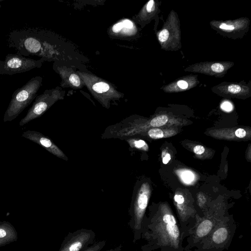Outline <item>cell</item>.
I'll return each mask as SVG.
<instances>
[{"label":"cell","instance_id":"cell-1","mask_svg":"<svg viewBox=\"0 0 251 251\" xmlns=\"http://www.w3.org/2000/svg\"><path fill=\"white\" fill-rule=\"evenodd\" d=\"M50 39L48 31L39 27H26L10 31L6 41L8 48L24 57L37 56L44 60H51L55 50Z\"/></svg>","mask_w":251,"mask_h":251},{"label":"cell","instance_id":"cell-2","mask_svg":"<svg viewBox=\"0 0 251 251\" xmlns=\"http://www.w3.org/2000/svg\"><path fill=\"white\" fill-rule=\"evenodd\" d=\"M43 78L36 76L30 78L25 85L16 89L12 94L11 100L3 116L4 122H10L16 118L37 97L42 86Z\"/></svg>","mask_w":251,"mask_h":251},{"label":"cell","instance_id":"cell-3","mask_svg":"<svg viewBox=\"0 0 251 251\" xmlns=\"http://www.w3.org/2000/svg\"><path fill=\"white\" fill-rule=\"evenodd\" d=\"M88 90L93 97L106 108H109L111 100H117L122 98L123 94L109 82L94 74L77 71Z\"/></svg>","mask_w":251,"mask_h":251},{"label":"cell","instance_id":"cell-4","mask_svg":"<svg viewBox=\"0 0 251 251\" xmlns=\"http://www.w3.org/2000/svg\"><path fill=\"white\" fill-rule=\"evenodd\" d=\"M150 197V189L147 183H143L133 193L128 210V226L134 233V242L141 233L143 219Z\"/></svg>","mask_w":251,"mask_h":251},{"label":"cell","instance_id":"cell-5","mask_svg":"<svg viewBox=\"0 0 251 251\" xmlns=\"http://www.w3.org/2000/svg\"><path fill=\"white\" fill-rule=\"evenodd\" d=\"M63 98V92L59 87L46 90L43 94L35 98L31 107L25 116L20 121V126L25 125L41 117L54 103L59 100H62Z\"/></svg>","mask_w":251,"mask_h":251},{"label":"cell","instance_id":"cell-6","mask_svg":"<svg viewBox=\"0 0 251 251\" xmlns=\"http://www.w3.org/2000/svg\"><path fill=\"white\" fill-rule=\"evenodd\" d=\"M44 60L26 58L18 54H7L4 61L0 60V75H13L40 68Z\"/></svg>","mask_w":251,"mask_h":251},{"label":"cell","instance_id":"cell-7","mask_svg":"<svg viewBox=\"0 0 251 251\" xmlns=\"http://www.w3.org/2000/svg\"><path fill=\"white\" fill-rule=\"evenodd\" d=\"M96 234L92 229L81 228L64 238L59 251H82L94 243Z\"/></svg>","mask_w":251,"mask_h":251},{"label":"cell","instance_id":"cell-8","mask_svg":"<svg viewBox=\"0 0 251 251\" xmlns=\"http://www.w3.org/2000/svg\"><path fill=\"white\" fill-rule=\"evenodd\" d=\"M22 136L38 144L56 157L66 161L68 160L62 151L50 138L41 132L28 130L24 132Z\"/></svg>","mask_w":251,"mask_h":251},{"label":"cell","instance_id":"cell-9","mask_svg":"<svg viewBox=\"0 0 251 251\" xmlns=\"http://www.w3.org/2000/svg\"><path fill=\"white\" fill-rule=\"evenodd\" d=\"M161 234L166 241L177 246L180 235L179 230L174 216L170 213H164L159 222Z\"/></svg>","mask_w":251,"mask_h":251},{"label":"cell","instance_id":"cell-10","mask_svg":"<svg viewBox=\"0 0 251 251\" xmlns=\"http://www.w3.org/2000/svg\"><path fill=\"white\" fill-rule=\"evenodd\" d=\"M55 70L61 78L60 85L62 87L80 89L84 86L80 77L72 68L56 66Z\"/></svg>","mask_w":251,"mask_h":251},{"label":"cell","instance_id":"cell-11","mask_svg":"<svg viewBox=\"0 0 251 251\" xmlns=\"http://www.w3.org/2000/svg\"><path fill=\"white\" fill-rule=\"evenodd\" d=\"M110 32L112 35L116 36H130L135 34L136 28L132 21L125 19L121 20L113 25Z\"/></svg>","mask_w":251,"mask_h":251},{"label":"cell","instance_id":"cell-12","mask_svg":"<svg viewBox=\"0 0 251 251\" xmlns=\"http://www.w3.org/2000/svg\"><path fill=\"white\" fill-rule=\"evenodd\" d=\"M212 227V223L209 220L201 222L198 226L197 230V235L200 237L206 236L210 231Z\"/></svg>","mask_w":251,"mask_h":251},{"label":"cell","instance_id":"cell-13","mask_svg":"<svg viewBox=\"0 0 251 251\" xmlns=\"http://www.w3.org/2000/svg\"><path fill=\"white\" fill-rule=\"evenodd\" d=\"M228 232L225 227L217 229L212 235V240L216 244H221L225 241L227 237Z\"/></svg>","mask_w":251,"mask_h":251},{"label":"cell","instance_id":"cell-14","mask_svg":"<svg viewBox=\"0 0 251 251\" xmlns=\"http://www.w3.org/2000/svg\"><path fill=\"white\" fill-rule=\"evenodd\" d=\"M125 140L128 143L132 148H135L138 149L147 151L148 147L146 143L143 140H137L134 138H130Z\"/></svg>","mask_w":251,"mask_h":251},{"label":"cell","instance_id":"cell-15","mask_svg":"<svg viewBox=\"0 0 251 251\" xmlns=\"http://www.w3.org/2000/svg\"><path fill=\"white\" fill-rule=\"evenodd\" d=\"M168 118L166 115H161L153 118L150 124L152 127H159L164 125L167 122Z\"/></svg>","mask_w":251,"mask_h":251},{"label":"cell","instance_id":"cell-16","mask_svg":"<svg viewBox=\"0 0 251 251\" xmlns=\"http://www.w3.org/2000/svg\"><path fill=\"white\" fill-rule=\"evenodd\" d=\"M105 244L106 241L105 240L96 242L82 251H101Z\"/></svg>","mask_w":251,"mask_h":251},{"label":"cell","instance_id":"cell-17","mask_svg":"<svg viewBox=\"0 0 251 251\" xmlns=\"http://www.w3.org/2000/svg\"><path fill=\"white\" fill-rule=\"evenodd\" d=\"M148 135L152 139H157L164 137L163 131L157 128H151L148 131Z\"/></svg>","mask_w":251,"mask_h":251},{"label":"cell","instance_id":"cell-18","mask_svg":"<svg viewBox=\"0 0 251 251\" xmlns=\"http://www.w3.org/2000/svg\"><path fill=\"white\" fill-rule=\"evenodd\" d=\"M155 9V2L153 0L149 1L144 6L143 10L140 13V17H142L146 13H151L153 12Z\"/></svg>","mask_w":251,"mask_h":251},{"label":"cell","instance_id":"cell-19","mask_svg":"<svg viewBox=\"0 0 251 251\" xmlns=\"http://www.w3.org/2000/svg\"><path fill=\"white\" fill-rule=\"evenodd\" d=\"M181 179L186 183H190L194 179V176L192 172L190 171H184L180 175Z\"/></svg>","mask_w":251,"mask_h":251},{"label":"cell","instance_id":"cell-20","mask_svg":"<svg viewBox=\"0 0 251 251\" xmlns=\"http://www.w3.org/2000/svg\"><path fill=\"white\" fill-rule=\"evenodd\" d=\"M210 69L214 73L220 74L225 71V67L222 63H215L211 65Z\"/></svg>","mask_w":251,"mask_h":251},{"label":"cell","instance_id":"cell-21","mask_svg":"<svg viewBox=\"0 0 251 251\" xmlns=\"http://www.w3.org/2000/svg\"><path fill=\"white\" fill-rule=\"evenodd\" d=\"M158 40L161 43L165 42L169 37V31L167 28L163 29L158 34Z\"/></svg>","mask_w":251,"mask_h":251},{"label":"cell","instance_id":"cell-22","mask_svg":"<svg viewBox=\"0 0 251 251\" xmlns=\"http://www.w3.org/2000/svg\"><path fill=\"white\" fill-rule=\"evenodd\" d=\"M219 28L226 31H231L235 29L236 25L233 24L223 23L219 25Z\"/></svg>","mask_w":251,"mask_h":251},{"label":"cell","instance_id":"cell-23","mask_svg":"<svg viewBox=\"0 0 251 251\" xmlns=\"http://www.w3.org/2000/svg\"><path fill=\"white\" fill-rule=\"evenodd\" d=\"M241 90V86L238 85L231 84L227 87V91L232 94L239 93Z\"/></svg>","mask_w":251,"mask_h":251},{"label":"cell","instance_id":"cell-24","mask_svg":"<svg viewBox=\"0 0 251 251\" xmlns=\"http://www.w3.org/2000/svg\"><path fill=\"white\" fill-rule=\"evenodd\" d=\"M221 108L226 111H230L232 109V105L228 101H225L221 104Z\"/></svg>","mask_w":251,"mask_h":251},{"label":"cell","instance_id":"cell-25","mask_svg":"<svg viewBox=\"0 0 251 251\" xmlns=\"http://www.w3.org/2000/svg\"><path fill=\"white\" fill-rule=\"evenodd\" d=\"M235 135L240 138L244 137L246 135V131L243 128H238L235 132Z\"/></svg>","mask_w":251,"mask_h":251},{"label":"cell","instance_id":"cell-26","mask_svg":"<svg viewBox=\"0 0 251 251\" xmlns=\"http://www.w3.org/2000/svg\"><path fill=\"white\" fill-rule=\"evenodd\" d=\"M193 151L196 154H201L204 152L205 149L203 146L198 145L194 147Z\"/></svg>","mask_w":251,"mask_h":251},{"label":"cell","instance_id":"cell-27","mask_svg":"<svg viewBox=\"0 0 251 251\" xmlns=\"http://www.w3.org/2000/svg\"><path fill=\"white\" fill-rule=\"evenodd\" d=\"M177 86L181 89H186L188 87V83L183 80H179L177 82Z\"/></svg>","mask_w":251,"mask_h":251},{"label":"cell","instance_id":"cell-28","mask_svg":"<svg viewBox=\"0 0 251 251\" xmlns=\"http://www.w3.org/2000/svg\"><path fill=\"white\" fill-rule=\"evenodd\" d=\"M174 200L179 204H182L184 201V197L181 195H176Z\"/></svg>","mask_w":251,"mask_h":251},{"label":"cell","instance_id":"cell-29","mask_svg":"<svg viewBox=\"0 0 251 251\" xmlns=\"http://www.w3.org/2000/svg\"><path fill=\"white\" fill-rule=\"evenodd\" d=\"M171 159V156L170 154L167 153L165 156L163 158V163L164 164H167Z\"/></svg>","mask_w":251,"mask_h":251},{"label":"cell","instance_id":"cell-30","mask_svg":"<svg viewBox=\"0 0 251 251\" xmlns=\"http://www.w3.org/2000/svg\"><path fill=\"white\" fill-rule=\"evenodd\" d=\"M122 248V245H120L114 248V249H112L109 251H121Z\"/></svg>","mask_w":251,"mask_h":251},{"label":"cell","instance_id":"cell-31","mask_svg":"<svg viewBox=\"0 0 251 251\" xmlns=\"http://www.w3.org/2000/svg\"><path fill=\"white\" fill-rule=\"evenodd\" d=\"M6 235V232L4 230L0 228V238L4 237Z\"/></svg>","mask_w":251,"mask_h":251},{"label":"cell","instance_id":"cell-32","mask_svg":"<svg viewBox=\"0 0 251 251\" xmlns=\"http://www.w3.org/2000/svg\"><path fill=\"white\" fill-rule=\"evenodd\" d=\"M3 0H0V8H1V4H0V2H2V1H3Z\"/></svg>","mask_w":251,"mask_h":251}]
</instances>
